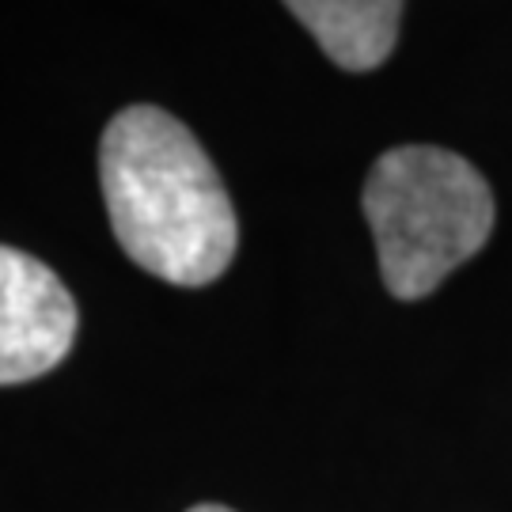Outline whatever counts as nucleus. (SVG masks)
<instances>
[{
    "label": "nucleus",
    "mask_w": 512,
    "mask_h": 512,
    "mask_svg": "<svg viewBox=\"0 0 512 512\" xmlns=\"http://www.w3.org/2000/svg\"><path fill=\"white\" fill-rule=\"evenodd\" d=\"M76 338V304L61 277L16 247H0V387L57 368Z\"/></svg>",
    "instance_id": "nucleus-3"
},
{
    "label": "nucleus",
    "mask_w": 512,
    "mask_h": 512,
    "mask_svg": "<svg viewBox=\"0 0 512 512\" xmlns=\"http://www.w3.org/2000/svg\"><path fill=\"white\" fill-rule=\"evenodd\" d=\"M365 217L391 296L421 300L494 232V190L463 156L437 145L384 152L365 183Z\"/></svg>",
    "instance_id": "nucleus-2"
},
{
    "label": "nucleus",
    "mask_w": 512,
    "mask_h": 512,
    "mask_svg": "<svg viewBox=\"0 0 512 512\" xmlns=\"http://www.w3.org/2000/svg\"><path fill=\"white\" fill-rule=\"evenodd\" d=\"M99 183L114 236L141 270L198 289L236 258L228 190L198 137L160 107H126L99 145Z\"/></svg>",
    "instance_id": "nucleus-1"
},
{
    "label": "nucleus",
    "mask_w": 512,
    "mask_h": 512,
    "mask_svg": "<svg viewBox=\"0 0 512 512\" xmlns=\"http://www.w3.org/2000/svg\"><path fill=\"white\" fill-rule=\"evenodd\" d=\"M190 512H232V509H224V505H194Z\"/></svg>",
    "instance_id": "nucleus-5"
},
{
    "label": "nucleus",
    "mask_w": 512,
    "mask_h": 512,
    "mask_svg": "<svg viewBox=\"0 0 512 512\" xmlns=\"http://www.w3.org/2000/svg\"><path fill=\"white\" fill-rule=\"evenodd\" d=\"M289 12L349 73L384 65L403 23V4L395 0H293Z\"/></svg>",
    "instance_id": "nucleus-4"
}]
</instances>
